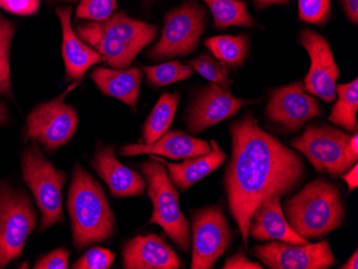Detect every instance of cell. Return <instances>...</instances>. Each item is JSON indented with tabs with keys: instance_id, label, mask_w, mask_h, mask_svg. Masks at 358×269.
<instances>
[{
	"instance_id": "obj_10",
	"label": "cell",
	"mask_w": 358,
	"mask_h": 269,
	"mask_svg": "<svg viewBox=\"0 0 358 269\" xmlns=\"http://www.w3.org/2000/svg\"><path fill=\"white\" fill-rule=\"evenodd\" d=\"M36 106L27 118V138L38 142L46 152H52L71 140L78 124L73 106L64 103L66 94Z\"/></svg>"
},
{
	"instance_id": "obj_13",
	"label": "cell",
	"mask_w": 358,
	"mask_h": 269,
	"mask_svg": "<svg viewBox=\"0 0 358 269\" xmlns=\"http://www.w3.org/2000/svg\"><path fill=\"white\" fill-rule=\"evenodd\" d=\"M301 45L310 56L311 66L305 78V90L325 102L337 97L336 87L339 68L336 64L329 42L323 36L310 29L301 31Z\"/></svg>"
},
{
	"instance_id": "obj_22",
	"label": "cell",
	"mask_w": 358,
	"mask_h": 269,
	"mask_svg": "<svg viewBox=\"0 0 358 269\" xmlns=\"http://www.w3.org/2000/svg\"><path fill=\"white\" fill-rule=\"evenodd\" d=\"M209 154L193 157L182 163H168L172 182L182 190H187L193 184L214 172L227 160V154L219 147L216 140H210Z\"/></svg>"
},
{
	"instance_id": "obj_32",
	"label": "cell",
	"mask_w": 358,
	"mask_h": 269,
	"mask_svg": "<svg viewBox=\"0 0 358 269\" xmlns=\"http://www.w3.org/2000/svg\"><path fill=\"white\" fill-rule=\"evenodd\" d=\"M115 260V254L108 249L94 247L84 254L78 262L74 263L76 269H108Z\"/></svg>"
},
{
	"instance_id": "obj_27",
	"label": "cell",
	"mask_w": 358,
	"mask_h": 269,
	"mask_svg": "<svg viewBox=\"0 0 358 269\" xmlns=\"http://www.w3.org/2000/svg\"><path fill=\"white\" fill-rule=\"evenodd\" d=\"M15 25L0 14V96L12 98L10 49Z\"/></svg>"
},
{
	"instance_id": "obj_23",
	"label": "cell",
	"mask_w": 358,
	"mask_h": 269,
	"mask_svg": "<svg viewBox=\"0 0 358 269\" xmlns=\"http://www.w3.org/2000/svg\"><path fill=\"white\" fill-rule=\"evenodd\" d=\"M178 94H164L157 102L152 113L145 122L144 132H143V142L144 144H152L164 136L174 119L178 106Z\"/></svg>"
},
{
	"instance_id": "obj_6",
	"label": "cell",
	"mask_w": 358,
	"mask_h": 269,
	"mask_svg": "<svg viewBox=\"0 0 358 269\" xmlns=\"http://www.w3.org/2000/svg\"><path fill=\"white\" fill-rule=\"evenodd\" d=\"M36 226L37 212L28 194L0 180V268L22 256Z\"/></svg>"
},
{
	"instance_id": "obj_29",
	"label": "cell",
	"mask_w": 358,
	"mask_h": 269,
	"mask_svg": "<svg viewBox=\"0 0 358 269\" xmlns=\"http://www.w3.org/2000/svg\"><path fill=\"white\" fill-rule=\"evenodd\" d=\"M191 68L200 73L203 78H206L211 83L217 84L224 89L229 90L230 88V66L224 62L217 61L214 58L204 54L199 58L191 60Z\"/></svg>"
},
{
	"instance_id": "obj_31",
	"label": "cell",
	"mask_w": 358,
	"mask_h": 269,
	"mask_svg": "<svg viewBox=\"0 0 358 269\" xmlns=\"http://www.w3.org/2000/svg\"><path fill=\"white\" fill-rule=\"evenodd\" d=\"M299 10L301 21L322 24L329 17L331 0H299Z\"/></svg>"
},
{
	"instance_id": "obj_39",
	"label": "cell",
	"mask_w": 358,
	"mask_h": 269,
	"mask_svg": "<svg viewBox=\"0 0 358 269\" xmlns=\"http://www.w3.org/2000/svg\"><path fill=\"white\" fill-rule=\"evenodd\" d=\"M341 268L343 269H357L358 268V252L355 251L353 256L350 258V260L343 265Z\"/></svg>"
},
{
	"instance_id": "obj_38",
	"label": "cell",
	"mask_w": 358,
	"mask_h": 269,
	"mask_svg": "<svg viewBox=\"0 0 358 269\" xmlns=\"http://www.w3.org/2000/svg\"><path fill=\"white\" fill-rule=\"evenodd\" d=\"M348 150L349 152L353 154L354 157L358 158V136L357 132L354 134L353 136H351L349 140V143H348Z\"/></svg>"
},
{
	"instance_id": "obj_26",
	"label": "cell",
	"mask_w": 358,
	"mask_h": 269,
	"mask_svg": "<svg viewBox=\"0 0 358 269\" xmlns=\"http://www.w3.org/2000/svg\"><path fill=\"white\" fill-rule=\"evenodd\" d=\"M214 17L215 26L218 29H227L231 26L255 25L246 3L241 0H204Z\"/></svg>"
},
{
	"instance_id": "obj_20",
	"label": "cell",
	"mask_w": 358,
	"mask_h": 269,
	"mask_svg": "<svg viewBox=\"0 0 358 269\" xmlns=\"http://www.w3.org/2000/svg\"><path fill=\"white\" fill-rule=\"evenodd\" d=\"M56 14L62 27V56L66 73L69 80H80L86 71L98 62L104 60L98 52L90 49L71 27L72 8H57Z\"/></svg>"
},
{
	"instance_id": "obj_42",
	"label": "cell",
	"mask_w": 358,
	"mask_h": 269,
	"mask_svg": "<svg viewBox=\"0 0 358 269\" xmlns=\"http://www.w3.org/2000/svg\"><path fill=\"white\" fill-rule=\"evenodd\" d=\"M64 1H68V3H76L78 0H64Z\"/></svg>"
},
{
	"instance_id": "obj_30",
	"label": "cell",
	"mask_w": 358,
	"mask_h": 269,
	"mask_svg": "<svg viewBox=\"0 0 358 269\" xmlns=\"http://www.w3.org/2000/svg\"><path fill=\"white\" fill-rule=\"evenodd\" d=\"M116 8L117 0H80L76 17L101 23L112 17Z\"/></svg>"
},
{
	"instance_id": "obj_5",
	"label": "cell",
	"mask_w": 358,
	"mask_h": 269,
	"mask_svg": "<svg viewBox=\"0 0 358 269\" xmlns=\"http://www.w3.org/2000/svg\"><path fill=\"white\" fill-rule=\"evenodd\" d=\"M23 178L31 190L41 212L40 231L46 230L58 222H64L62 188L66 174L57 170L42 154L37 142L26 148L22 158Z\"/></svg>"
},
{
	"instance_id": "obj_19",
	"label": "cell",
	"mask_w": 358,
	"mask_h": 269,
	"mask_svg": "<svg viewBox=\"0 0 358 269\" xmlns=\"http://www.w3.org/2000/svg\"><path fill=\"white\" fill-rule=\"evenodd\" d=\"M210 150V143H207L206 140L192 138L182 131H170L152 144H129L122 147L120 154L124 157L159 154L172 160H186L209 154Z\"/></svg>"
},
{
	"instance_id": "obj_40",
	"label": "cell",
	"mask_w": 358,
	"mask_h": 269,
	"mask_svg": "<svg viewBox=\"0 0 358 269\" xmlns=\"http://www.w3.org/2000/svg\"><path fill=\"white\" fill-rule=\"evenodd\" d=\"M287 1L289 0H255V3L259 8L266 7V6L273 5V3H285Z\"/></svg>"
},
{
	"instance_id": "obj_37",
	"label": "cell",
	"mask_w": 358,
	"mask_h": 269,
	"mask_svg": "<svg viewBox=\"0 0 358 269\" xmlns=\"http://www.w3.org/2000/svg\"><path fill=\"white\" fill-rule=\"evenodd\" d=\"M357 164H354L353 168L350 170L347 174H343V178L347 182L349 187L350 191H353L354 189L358 186V174H357Z\"/></svg>"
},
{
	"instance_id": "obj_16",
	"label": "cell",
	"mask_w": 358,
	"mask_h": 269,
	"mask_svg": "<svg viewBox=\"0 0 358 269\" xmlns=\"http://www.w3.org/2000/svg\"><path fill=\"white\" fill-rule=\"evenodd\" d=\"M122 259L126 269H177L182 265L175 251L156 234L129 240L122 251Z\"/></svg>"
},
{
	"instance_id": "obj_11",
	"label": "cell",
	"mask_w": 358,
	"mask_h": 269,
	"mask_svg": "<svg viewBox=\"0 0 358 269\" xmlns=\"http://www.w3.org/2000/svg\"><path fill=\"white\" fill-rule=\"evenodd\" d=\"M192 269H209L231 242V230L222 210L208 206L193 212Z\"/></svg>"
},
{
	"instance_id": "obj_41",
	"label": "cell",
	"mask_w": 358,
	"mask_h": 269,
	"mask_svg": "<svg viewBox=\"0 0 358 269\" xmlns=\"http://www.w3.org/2000/svg\"><path fill=\"white\" fill-rule=\"evenodd\" d=\"M8 120L7 106L3 102H0V126H3Z\"/></svg>"
},
{
	"instance_id": "obj_17",
	"label": "cell",
	"mask_w": 358,
	"mask_h": 269,
	"mask_svg": "<svg viewBox=\"0 0 358 269\" xmlns=\"http://www.w3.org/2000/svg\"><path fill=\"white\" fill-rule=\"evenodd\" d=\"M92 164L114 198L140 196L144 194L146 182L138 173L118 161L114 146L100 145L96 148Z\"/></svg>"
},
{
	"instance_id": "obj_9",
	"label": "cell",
	"mask_w": 358,
	"mask_h": 269,
	"mask_svg": "<svg viewBox=\"0 0 358 269\" xmlns=\"http://www.w3.org/2000/svg\"><path fill=\"white\" fill-rule=\"evenodd\" d=\"M205 17L204 9L194 1L171 11L164 20L160 40L150 51V57L159 60L193 53L204 33Z\"/></svg>"
},
{
	"instance_id": "obj_35",
	"label": "cell",
	"mask_w": 358,
	"mask_h": 269,
	"mask_svg": "<svg viewBox=\"0 0 358 269\" xmlns=\"http://www.w3.org/2000/svg\"><path fill=\"white\" fill-rule=\"evenodd\" d=\"M224 269H262V265L259 263L252 262L248 260L247 256L243 254V251L239 250L238 252L233 256L232 258L227 259L223 265Z\"/></svg>"
},
{
	"instance_id": "obj_2",
	"label": "cell",
	"mask_w": 358,
	"mask_h": 269,
	"mask_svg": "<svg viewBox=\"0 0 358 269\" xmlns=\"http://www.w3.org/2000/svg\"><path fill=\"white\" fill-rule=\"evenodd\" d=\"M68 212L78 249L106 242L114 234L115 218L103 189L78 164L74 166L68 194Z\"/></svg>"
},
{
	"instance_id": "obj_8",
	"label": "cell",
	"mask_w": 358,
	"mask_h": 269,
	"mask_svg": "<svg viewBox=\"0 0 358 269\" xmlns=\"http://www.w3.org/2000/svg\"><path fill=\"white\" fill-rule=\"evenodd\" d=\"M351 136L329 126H308L299 138L292 140V147L307 157L317 172L339 177L357 161L348 150Z\"/></svg>"
},
{
	"instance_id": "obj_15",
	"label": "cell",
	"mask_w": 358,
	"mask_h": 269,
	"mask_svg": "<svg viewBox=\"0 0 358 269\" xmlns=\"http://www.w3.org/2000/svg\"><path fill=\"white\" fill-rule=\"evenodd\" d=\"M252 102L255 101L234 97L230 90L210 83L200 90L191 106L187 118L189 131L201 133L209 126L235 115L243 106Z\"/></svg>"
},
{
	"instance_id": "obj_28",
	"label": "cell",
	"mask_w": 358,
	"mask_h": 269,
	"mask_svg": "<svg viewBox=\"0 0 358 269\" xmlns=\"http://www.w3.org/2000/svg\"><path fill=\"white\" fill-rule=\"evenodd\" d=\"M143 69L148 75V83L155 87H162L169 84L184 81L193 75L192 68L179 61L166 62L152 67H144Z\"/></svg>"
},
{
	"instance_id": "obj_3",
	"label": "cell",
	"mask_w": 358,
	"mask_h": 269,
	"mask_svg": "<svg viewBox=\"0 0 358 269\" xmlns=\"http://www.w3.org/2000/svg\"><path fill=\"white\" fill-rule=\"evenodd\" d=\"M157 33V26L136 21L122 12L101 23L94 22L76 28L78 37L94 46L115 69H124L131 65L145 46L152 43Z\"/></svg>"
},
{
	"instance_id": "obj_18",
	"label": "cell",
	"mask_w": 358,
	"mask_h": 269,
	"mask_svg": "<svg viewBox=\"0 0 358 269\" xmlns=\"http://www.w3.org/2000/svg\"><path fill=\"white\" fill-rule=\"evenodd\" d=\"M249 235L259 242L277 240L293 245L308 244L307 240L297 234L287 222L279 196H269L259 205L251 219Z\"/></svg>"
},
{
	"instance_id": "obj_25",
	"label": "cell",
	"mask_w": 358,
	"mask_h": 269,
	"mask_svg": "<svg viewBox=\"0 0 358 269\" xmlns=\"http://www.w3.org/2000/svg\"><path fill=\"white\" fill-rule=\"evenodd\" d=\"M205 46L217 59L234 68L241 67L249 54V40L246 35L209 38L205 41Z\"/></svg>"
},
{
	"instance_id": "obj_14",
	"label": "cell",
	"mask_w": 358,
	"mask_h": 269,
	"mask_svg": "<svg viewBox=\"0 0 358 269\" xmlns=\"http://www.w3.org/2000/svg\"><path fill=\"white\" fill-rule=\"evenodd\" d=\"M321 114L319 102L306 94L301 82L271 90L266 108L267 118L287 131H299L308 120Z\"/></svg>"
},
{
	"instance_id": "obj_1",
	"label": "cell",
	"mask_w": 358,
	"mask_h": 269,
	"mask_svg": "<svg viewBox=\"0 0 358 269\" xmlns=\"http://www.w3.org/2000/svg\"><path fill=\"white\" fill-rule=\"evenodd\" d=\"M232 157L224 184L231 215L247 245L255 210L271 196H285L303 180L299 154L267 133L251 114L231 126Z\"/></svg>"
},
{
	"instance_id": "obj_24",
	"label": "cell",
	"mask_w": 358,
	"mask_h": 269,
	"mask_svg": "<svg viewBox=\"0 0 358 269\" xmlns=\"http://www.w3.org/2000/svg\"><path fill=\"white\" fill-rule=\"evenodd\" d=\"M338 101L331 110L329 120L350 132H357L358 80L336 87Z\"/></svg>"
},
{
	"instance_id": "obj_4",
	"label": "cell",
	"mask_w": 358,
	"mask_h": 269,
	"mask_svg": "<svg viewBox=\"0 0 358 269\" xmlns=\"http://www.w3.org/2000/svg\"><path fill=\"white\" fill-rule=\"evenodd\" d=\"M292 228L303 238H319L339 228L345 208L335 184L315 180L289 198L285 206Z\"/></svg>"
},
{
	"instance_id": "obj_33",
	"label": "cell",
	"mask_w": 358,
	"mask_h": 269,
	"mask_svg": "<svg viewBox=\"0 0 358 269\" xmlns=\"http://www.w3.org/2000/svg\"><path fill=\"white\" fill-rule=\"evenodd\" d=\"M40 0H0V8L16 15H32L39 10Z\"/></svg>"
},
{
	"instance_id": "obj_34",
	"label": "cell",
	"mask_w": 358,
	"mask_h": 269,
	"mask_svg": "<svg viewBox=\"0 0 358 269\" xmlns=\"http://www.w3.org/2000/svg\"><path fill=\"white\" fill-rule=\"evenodd\" d=\"M70 252L67 249H57L43 256L37 264L36 269H66L68 268V260Z\"/></svg>"
},
{
	"instance_id": "obj_21",
	"label": "cell",
	"mask_w": 358,
	"mask_h": 269,
	"mask_svg": "<svg viewBox=\"0 0 358 269\" xmlns=\"http://www.w3.org/2000/svg\"><path fill=\"white\" fill-rule=\"evenodd\" d=\"M92 78L104 94L136 108L142 82V71L138 67L126 70L96 68Z\"/></svg>"
},
{
	"instance_id": "obj_12",
	"label": "cell",
	"mask_w": 358,
	"mask_h": 269,
	"mask_svg": "<svg viewBox=\"0 0 358 269\" xmlns=\"http://www.w3.org/2000/svg\"><path fill=\"white\" fill-rule=\"evenodd\" d=\"M253 254L271 269H327L336 262L327 240L305 245L273 240L255 247Z\"/></svg>"
},
{
	"instance_id": "obj_7",
	"label": "cell",
	"mask_w": 358,
	"mask_h": 269,
	"mask_svg": "<svg viewBox=\"0 0 358 269\" xmlns=\"http://www.w3.org/2000/svg\"><path fill=\"white\" fill-rule=\"evenodd\" d=\"M148 180V196L154 206L150 224L164 228L180 250L187 252L190 246V231L186 217L179 206L178 192L169 178L164 164L150 160L141 166Z\"/></svg>"
},
{
	"instance_id": "obj_36",
	"label": "cell",
	"mask_w": 358,
	"mask_h": 269,
	"mask_svg": "<svg viewBox=\"0 0 358 269\" xmlns=\"http://www.w3.org/2000/svg\"><path fill=\"white\" fill-rule=\"evenodd\" d=\"M345 12L350 21L357 23L358 21V0H343Z\"/></svg>"
}]
</instances>
